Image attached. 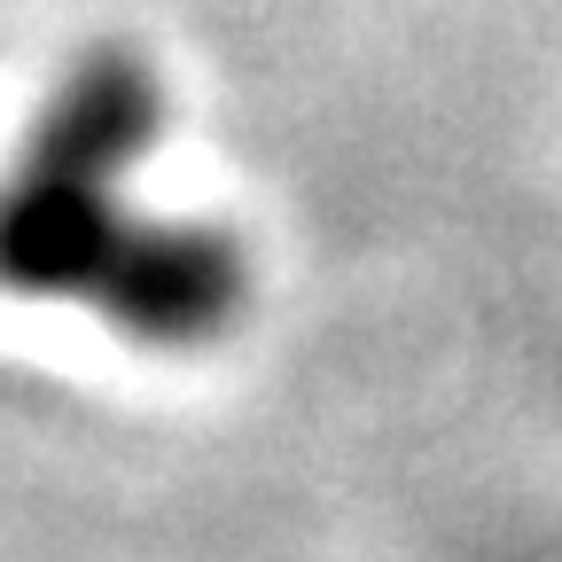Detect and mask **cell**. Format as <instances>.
Masks as SVG:
<instances>
[{"label":"cell","instance_id":"obj_1","mask_svg":"<svg viewBox=\"0 0 562 562\" xmlns=\"http://www.w3.org/2000/svg\"><path fill=\"white\" fill-rule=\"evenodd\" d=\"M149 140L157 79L133 55H87L0 188V290L94 305L140 344L220 336L243 305V258L227 235L133 211L125 180Z\"/></svg>","mask_w":562,"mask_h":562}]
</instances>
